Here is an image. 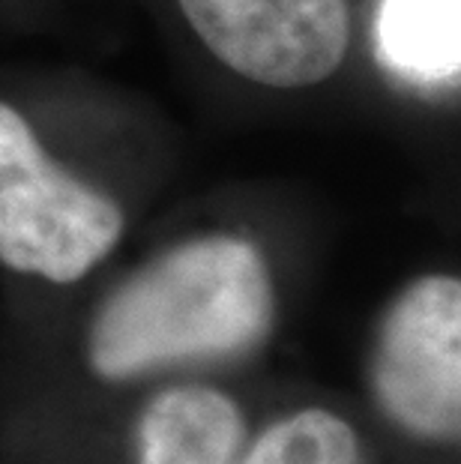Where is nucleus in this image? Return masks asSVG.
Masks as SVG:
<instances>
[{"instance_id": "nucleus-6", "label": "nucleus", "mask_w": 461, "mask_h": 464, "mask_svg": "<svg viewBox=\"0 0 461 464\" xmlns=\"http://www.w3.org/2000/svg\"><path fill=\"white\" fill-rule=\"evenodd\" d=\"M141 464H231L243 440L240 411L207 387H178L141 417Z\"/></svg>"}, {"instance_id": "nucleus-2", "label": "nucleus", "mask_w": 461, "mask_h": 464, "mask_svg": "<svg viewBox=\"0 0 461 464\" xmlns=\"http://www.w3.org/2000/svg\"><path fill=\"white\" fill-rule=\"evenodd\" d=\"M123 213L45 156L24 117L0 102V264L66 285L114 249Z\"/></svg>"}, {"instance_id": "nucleus-4", "label": "nucleus", "mask_w": 461, "mask_h": 464, "mask_svg": "<svg viewBox=\"0 0 461 464\" xmlns=\"http://www.w3.org/2000/svg\"><path fill=\"white\" fill-rule=\"evenodd\" d=\"M219 61L267 87L330 78L351 43L348 0H178Z\"/></svg>"}, {"instance_id": "nucleus-5", "label": "nucleus", "mask_w": 461, "mask_h": 464, "mask_svg": "<svg viewBox=\"0 0 461 464\" xmlns=\"http://www.w3.org/2000/svg\"><path fill=\"white\" fill-rule=\"evenodd\" d=\"M371 43L378 63L405 84H458L461 0H378Z\"/></svg>"}, {"instance_id": "nucleus-1", "label": "nucleus", "mask_w": 461, "mask_h": 464, "mask_svg": "<svg viewBox=\"0 0 461 464\" xmlns=\"http://www.w3.org/2000/svg\"><path fill=\"white\" fill-rule=\"evenodd\" d=\"M273 324V285L246 240L183 243L135 273L102 305L91 362L102 378H132L165 365L234 357Z\"/></svg>"}, {"instance_id": "nucleus-7", "label": "nucleus", "mask_w": 461, "mask_h": 464, "mask_svg": "<svg viewBox=\"0 0 461 464\" xmlns=\"http://www.w3.org/2000/svg\"><path fill=\"white\" fill-rule=\"evenodd\" d=\"M243 464H357V434L327 411H300L264 431Z\"/></svg>"}, {"instance_id": "nucleus-3", "label": "nucleus", "mask_w": 461, "mask_h": 464, "mask_svg": "<svg viewBox=\"0 0 461 464\" xmlns=\"http://www.w3.org/2000/svg\"><path fill=\"white\" fill-rule=\"evenodd\" d=\"M375 392L392 420L423 438L461 429V285L414 282L387 312L375 351Z\"/></svg>"}]
</instances>
